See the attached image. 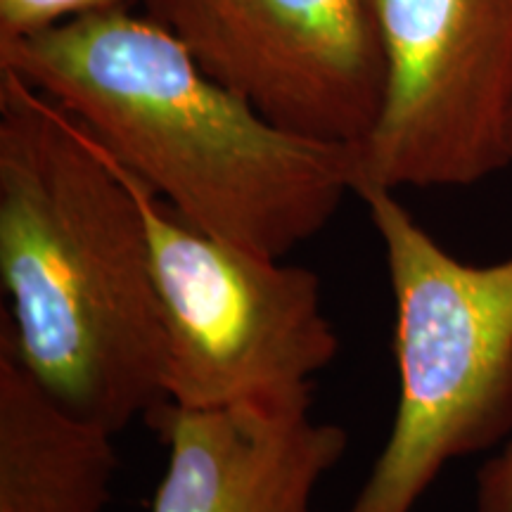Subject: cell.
Wrapping results in <instances>:
<instances>
[{"instance_id":"1","label":"cell","mask_w":512,"mask_h":512,"mask_svg":"<svg viewBox=\"0 0 512 512\" xmlns=\"http://www.w3.org/2000/svg\"><path fill=\"white\" fill-rule=\"evenodd\" d=\"M0 335L81 418L119 434L166 399V328L136 185L0 69Z\"/></svg>"},{"instance_id":"3","label":"cell","mask_w":512,"mask_h":512,"mask_svg":"<svg viewBox=\"0 0 512 512\" xmlns=\"http://www.w3.org/2000/svg\"><path fill=\"white\" fill-rule=\"evenodd\" d=\"M356 197L392 287L399 399L347 512H413L446 465L512 434V254L496 264L460 261L394 190Z\"/></svg>"},{"instance_id":"8","label":"cell","mask_w":512,"mask_h":512,"mask_svg":"<svg viewBox=\"0 0 512 512\" xmlns=\"http://www.w3.org/2000/svg\"><path fill=\"white\" fill-rule=\"evenodd\" d=\"M114 434L48 392L0 335V512H102Z\"/></svg>"},{"instance_id":"9","label":"cell","mask_w":512,"mask_h":512,"mask_svg":"<svg viewBox=\"0 0 512 512\" xmlns=\"http://www.w3.org/2000/svg\"><path fill=\"white\" fill-rule=\"evenodd\" d=\"M121 5L124 0H0V41H15Z\"/></svg>"},{"instance_id":"5","label":"cell","mask_w":512,"mask_h":512,"mask_svg":"<svg viewBox=\"0 0 512 512\" xmlns=\"http://www.w3.org/2000/svg\"><path fill=\"white\" fill-rule=\"evenodd\" d=\"M387 83L356 188H470L508 169L512 0H375Z\"/></svg>"},{"instance_id":"6","label":"cell","mask_w":512,"mask_h":512,"mask_svg":"<svg viewBox=\"0 0 512 512\" xmlns=\"http://www.w3.org/2000/svg\"><path fill=\"white\" fill-rule=\"evenodd\" d=\"M211 79L297 136L358 147L384 102L375 0H143Z\"/></svg>"},{"instance_id":"10","label":"cell","mask_w":512,"mask_h":512,"mask_svg":"<svg viewBox=\"0 0 512 512\" xmlns=\"http://www.w3.org/2000/svg\"><path fill=\"white\" fill-rule=\"evenodd\" d=\"M477 512H512V439L477 470Z\"/></svg>"},{"instance_id":"4","label":"cell","mask_w":512,"mask_h":512,"mask_svg":"<svg viewBox=\"0 0 512 512\" xmlns=\"http://www.w3.org/2000/svg\"><path fill=\"white\" fill-rule=\"evenodd\" d=\"M131 181L164 311L169 403L226 408L313 396L342 349L318 273L202 233Z\"/></svg>"},{"instance_id":"11","label":"cell","mask_w":512,"mask_h":512,"mask_svg":"<svg viewBox=\"0 0 512 512\" xmlns=\"http://www.w3.org/2000/svg\"><path fill=\"white\" fill-rule=\"evenodd\" d=\"M510 155H512V112H510Z\"/></svg>"},{"instance_id":"2","label":"cell","mask_w":512,"mask_h":512,"mask_svg":"<svg viewBox=\"0 0 512 512\" xmlns=\"http://www.w3.org/2000/svg\"><path fill=\"white\" fill-rule=\"evenodd\" d=\"M0 69L91 133L188 226L287 256L356 188V147L275 126L150 17L121 8L0 41Z\"/></svg>"},{"instance_id":"7","label":"cell","mask_w":512,"mask_h":512,"mask_svg":"<svg viewBox=\"0 0 512 512\" xmlns=\"http://www.w3.org/2000/svg\"><path fill=\"white\" fill-rule=\"evenodd\" d=\"M311 411L313 396L166 403L152 420L169 458L150 512H318L313 494L344 458L349 434Z\"/></svg>"}]
</instances>
